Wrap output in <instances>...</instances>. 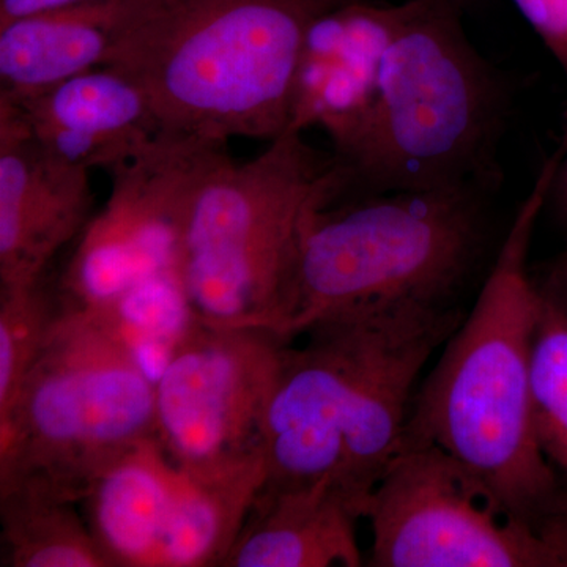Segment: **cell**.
Segmentation results:
<instances>
[{
    "mask_svg": "<svg viewBox=\"0 0 567 567\" xmlns=\"http://www.w3.org/2000/svg\"><path fill=\"white\" fill-rule=\"evenodd\" d=\"M565 148L563 141L518 207L475 308L416 391L404 435L445 451L503 514L546 535L567 514V487L540 450L533 416L540 295L528 256Z\"/></svg>",
    "mask_w": 567,
    "mask_h": 567,
    "instance_id": "6da1fadb",
    "label": "cell"
},
{
    "mask_svg": "<svg viewBox=\"0 0 567 567\" xmlns=\"http://www.w3.org/2000/svg\"><path fill=\"white\" fill-rule=\"evenodd\" d=\"M453 308L327 317L284 349L264 421V487L328 483L364 509L401 450L425 363L464 322Z\"/></svg>",
    "mask_w": 567,
    "mask_h": 567,
    "instance_id": "7a4b0ae2",
    "label": "cell"
},
{
    "mask_svg": "<svg viewBox=\"0 0 567 567\" xmlns=\"http://www.w3.org/2000/svg\"><path fill=\"white\" fill-rule=\"evenodd\" d=\"M346 0H142L110 66L164 134L227 144L287 133L306 33Z\"/></svg>",
    "mask_w": 567,
    "mask_h": 567,
    "instance_id": "3957f363",
    "label": "cell"
},
{
    "mask_svg": "<svg viewBox=\"0 0 567 567\" xmlns=\"http://www.w3.org/2000/svg\"><path fill=\"white\" fill-rule=\"evenodd\" d=\"M226 145L205 152L186 194L178 281L200 322L287 338L306 226L349 189V174L305 133H284L248 162Z\"/></svg>",
    "mask_w": 567,
    "mask_h": 567,
    "instance_id": "277c9868",
    "label": "cell"
},
{
    "mask_svg": "<svg viewBox=\"0 0 567 567\" xmlns=\"http://www.w3.org/2000/svg\"><path fill=\"white\" fill-rule=\"evenodd\" d=\"M461 0H415L380 70L374 104L338 156L368 194L470 186L502 117L494 71L465 35Z\"/></svg>",
    "mask_w": 567,
    "mask_h": 567,
    "instance_id": "5b68a950",
    "label": "cell"
},
{
    "mask_svg": "<svg viewBox=\"0 0 567 567\" xmlns=\"http://www.w3.org/2000/svg\"><path fill=\"white\" fill-rule=\"evenodd\" d=\"M486 240L483 208L470 186L327 205L305 229L287 338L346 312L453 308Z\"/></svg>",
    "mask_w": 567,
    "mask_h": 567,
    "instance_id": "8992f818",
    "label": "cell"
},
{
    "mask_svg": "<svg viewBox=\"0 0 567 567\" xmlns=\"http://www.w3.org/2000/svg\"><path fill=\"white\" fill-rule=\"evenodd\" d=\"M153 436L155 383L70 306L0 421V481H33L81 503L93 477Z\"/></svg>",
    "mask_w": 567,
    "mask_h": 567,
    "instance_id": "52a82bcc",
    "label": "cell"
},
{
    "mask_svg": "<svg viewBox=\"0 0 567 567\" xmlns=\"http://www.w3.org/2000/svg\"><path fill=\"white\" fill-rule=\"evenodd\" d=\"M290 339L194 319L155 383V439L185 475L265 472L264 421Z\"/></svg>",
    "mask_w": 567,
    "mask_h": 567,
    "instance_id": "ba28073f",
    "label": "cell"
},
{
    "mask_svg": "<svg viewBox=\"0 0 567 567\" xmlns=\"http://www.w3.org/2000/svg\"><path fill=\"white\" fill-rule=\"evenodd\" d=\"M364 517L375 567H566L554 536L503 514L431 443L402 442Z\"/></svg>",
    "mask_w": 567,
    "mask_h": 567,
    "instance_id": "9c48e42d",
    "label": "cell"
},
{
    "mask_svg": "<svg viewBox=\"0 0 567 567\" xmlns=\"http://www.w3.org/2000/svg\"><path fill=\"white\" fill-rule=\"evenodd\" d=\"M212 145L163 134L132 162L111 171L110 199L74 241L58 282L66 303L102 308L152 276L177 274L183 204Z\"/></svg>",
    "mask_w": 567,
    "mask_h": 567,
    "instance_id": "30bf717a",
    "label": "cell"
},
{
    "mask_svg": "<svg viewBox=\"0 0 567 567\" xmlns=\"http://www.w3.org/2000/svg\"><path fill=\"white\" fill-rule=\"evenodd\" d=\"M92 210L91 171L41 147L20 111L0 102V286L41 281Z\"/></svg>",
    "mask_w": 567,
    "mask_h": 567,
    "instance_id": "8fae6325",
    "label": "cell"
},
{
    "mask_svg": "<svg viewBox=\"0 0 567 567\" xmlns=\"http://www.w3.org/2000/svg\"><path fill=\"white\" fill-rule=\"evenodd\" d=\"M415 0L399 6L346 0L317 17L306 33L287 133L320 128L341 155L374 104L380 70Z\"/></svg>",
    "mask_w": 567,
    "mask_h": 567,
    "instance_id": "7c38bea8",
    "label": "cell"
},
{
    "mask_svg": "<svg viewBox=\"0 0 567 567\" xmlns=\"http://www.w3.org/2000/svg\"><path fill=\"white\" fill-rule=\"evenodd\" d=\"M11 104L41 147L91 173L132 162L164 134L145 92L114 66L78 74Z\"/></svg>",
    "mask_w": 567,
    "mask_h": 567,
    "instance_id": "4fadbf2b",
    "label": "cell"
},
{
    "mask_svg": "<svg viewBox=\"0 0 567 567\" xmlns=\"http://www.w3.org/2000/svg\"><path fill=\"white\" fill-rule=\"evenodd\" d=\"M141 0H85L0 25V100L21 103L110 66Z\"/></svg>",
    "mask_w": 567,
    "mask_h": 567,
    "instance_id": "5bb4252c",
    "label": "cell"
},
{
    "mask_svg": "<svg viewBox=\"0 0 567 567\" xmlns=\"http://www.w3.org/2000/svg\"><path fill=\"white\" fill-rule=\"evenodd\" d=\"M364 509L328 483L260 488L224 567H358Z\"/></svg>",
    "mask_w": 567,
    "mask_h": 567,
    "instance_id": "9a60e30c",
    "label": "cell"
},
{
    "mask_svg": "<svg viewBox=\"0 0 567 567\" xmlns=\"http://www.w3.org/2000/svg\"><path fill=\"white\" fill-rule=\"evenodd\" d=\"M183 484L155 436L93 477L81 503L110 567H159Z\"/></svg>",
    "mask_w": 567,
    "mask_h": 567,
    "instance_id": "2e32d148",
    "label": "cell"
},
{
    "mask_svg": "<svg viewBox=\"0 0 567 567\" xmlns=\"http://www.w3.org/2000/svg\"><path fill=\"white\" fill-rule=\"evenodd\" d=\"M76 505L33 481H0L3 566L110 567Z\"/></svg>",
    "mask_w": 567,
    "mask_h": 567,
    "instance_id": "e0dca14e",
    "label": "cell"
},
{
    "mask_svg": "<svg viewBox=\"0 0 567 567\" xmlns=\"http://www.w3.org/2000/svg\"><path fill=\"white\" fill-rule=\"evenodd\" d=\"M265 477V472L210 481L185 475L159 567L223 566Z\"/></svg>",
    "mask_w": 567,
    "mask_h": 567,
    "instance_id": "ac0fdd59",
    "label": "cell"
},
{
    "mask_svg": "<svg viewBox=\"0 0 567 567\" xmlns=\"http://www.w3.org/2000/svg\"><path fill=\"white\" fill-rule=\"evenodd\" d=\"M81 311L121 342L153 383L196 319L175 271L152 276L102 308Z\"/></svg>",
    "mask_w": 567,
    "mask_h": 567,
    "instance_id": "d6986e66",
    "label": "cell"
},
{
    "mask_svg": "<svg viewBox=\"0 0 567 567\" xmlns=\"http://www.w3.org/2000/svg\"><path fill=\"white\" fill-rule=\"evenodd\" d=\"M537 282V281H536ZM533 338V416L540 450L567 484V293L537 282Z\"/></svg>",
    "mask_w": 567,
    "mask_h": 567,
    "instance_id": "ffe728a7",
    "label": "cell"
},
{
    "mask_svg": "<svg viewBox=\"0 0 567 567\" xmlns=\"http://www.w3.org/2000/svg\"><path fill=\"white\" fill-rule=\"evenodd\" d=\"M69 308L48 276L25 286H0V421L9 416L22 383Z\"/></svg>",
    "mask_w": 567,
    "mask_h": 567,
    "instance_id": "44dd1931",
    "label": "cell"
},
{
    "mask_svg": "<svg viewBox=\"0 0 567 567\" xmlns=\"http://www.w3.org/2000/svg\"><path fill=\"white\" fill-rule=\"evenodd\" d=\"M567 76V0H513Z\"/></svg>",
    "mask_w": 567,
    "mask_h": 567,
    "instance_id": "7402d4cb",
    "label": "cell"
},
{
    "mask_svg": "<svg viewBox=\"0 0 567 567\" xmlns=\"http://www.w3.org/2000/svg\"><path fill=\"white\" fill-rule=\"evenodd\" d=\"M78 2H85V0H0V25L37 11Z\"/></svg>",
    "mask_w": 567,
    "mask_h": 567,
    "instance_id": "603a6c76",
    "label": "cell"
},
{
    "mask_svg": "<svg viewBox=\"0 0 567 567\" xmlns=\"http://www.w3.org/2000/svg\"><path fill=\"white\" fill-rule=\"evenodd\" d=\"M550 194H554L555 205H557L559 216H561L563 221L567 224V132L565 155H563L561 163H559Z\"/></svg>",
    "mask_w": 567,
    "mask_h": 567,
    "instance_id": "cb8c5ba5",
    "label": "cell"
},
{
    "mask_svg": "<svg viewBox=\"0 0 567 567\" xmlns=\"http://www.w3.org/2000/svg\"><path fill=\"white\" fill-rule=\"evenodd\" d=\"M540 282L548 284V286L567 293V252L548 267Z\"/></svg>",
    "mask_w": 567,
    "mask_h": 567,
    "instance_id": "d4e9b609",
    "label": "cell"
}]
</instances>
